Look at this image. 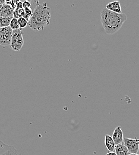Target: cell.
<instances>
[{
	"instance_id": "6da1fadb",
	"label": "cell",
	"mask_w": 139,
	"mask_h": 155,
	"mask_svg": "<svg viewBox=\"0 0 139 155\" xmlns=\"http://www.w3.org/2000/svg\"><path fill=\"white\" fill-rule=\"evenodd\" d=\"M101 23L105 32L112 35L117 32L123 23L127 20V16L124 13H117L106 8L100 12Z\"/></svg>"
},
{
	"instance_id": "7a4b0ae2",
	"label": "cell",
	"mask_w": 139,
	"mask_h": 155,
	"mask_svg": "<svg viewBox=\"0 0 139 155\" xmlns=\"http://www.w3.org/2000/svg\"><path fill=\"white\" fill-rule=\"evenodd\" d=\"M51 9L46 2L38 4L34 10L32 17L30 19L28 25L33 31H43L50 24Z\"/></svg>"
},
{
	"instance_id": "3957f363",
	"label": "cell",
	"mask_w": 139,
	"mask_h": 155,
	"mask_svg": "<svg viewBox=\"0 0 139 155\" xmlns=\"http://www.w3.org/2000/svg\"><path fill=\"white\" fill-rule=\"evenodd\" d=\"M24 44V40L22 34V29H19L13 31V37L11 42V48L13 50L19 51Z\"/></svg>"
},
{
	"instance_id": "277c9868",
	"label": "cell",
	"mask_w": 139,
	"mask_h": 155,
	"mask_svg": "<svg viewBox=\"0 0 139 155\" xmlns=\"http://www.w3.org/2000/svg\"><path fill=\"white\" fill-rule=\"evenodd\" d=\"M13 34V30L10 27L0 28V45L10 46Z\"/></svg>"
},
{
	"instance_id": "5b68a950",
	"label": "cell",
	"mask_w": 139,
	"mask_h": 155,
	"mask_svg": "<svg viewBox=\"0 0 139 155\" xmlns=\"http://www.w3.org/2000/svg\"><path fill=\"white\" fill-rule=\"evenodd\" d=\"M124 143L130 153L137 154L139 151V139L124 138Z\"/></svg>"
},
{
	"instance_id": "8992f818",
	"label": "cell",
	"mask_w": 139,
	"mask_h": 155,
	"mask_svg": "<svg viewBox=\"0 0 139 155\" xmlns=\"http://www.w3.org/2000/svg\"><path fill=\"white\" fill-rule=\"evenodd\" d=\"M0 155H17V149L0 140Z\"/></svg>"
},
{
	"instance_id": "52a82bcc",
	"label": "cell",
	"mask_w": 139,
	"mask_h": 155,
	"mask_svg": "<svg viewBox=\"0 0 139 155\" xmlns=\"http://www.w3.org/2000/svg\"><path fill=\"white\" fill-rule=\"evenodd\" d=\"M14 10L9 5L5 3L0 10V16L6 17L9 18H13Z\"/></svg>"
},
{
	"instance_id": "ba28073f",
	"label": "cell",
	"mask_w": 139,
	"mask_h": 155,
	"mask_svg": "<svg viewBox=\"0 0 139 155\" xmlns=\"http://www.w3.org/2000/svg\"><path fill=\"white\" fill-rule=\"evenodd\" d=\"M112 138L115 143V145H118L124 142V135L121 130V127L119 126L117 127L112 134Z\"/></svg>"
},
{
	"instance_id": "9c48e42d",
	"label": "cell",
	"mask_w": 139,
	"mask_h": 155,
	"mask_svg": "<svg viewBox=\"0 0 139 155\" xmlns=\"http://www.w3.org/2000/svg\"><path fill=\"white\" fill-rule=\"evenodd\" d=\"M105 144L109 152H114L115 149V143L112 137L109 135H105Z\"/></svg>"
},
{
	"instance_id": "30bf717a",
	"label": "cell",
	"mask_w": 139,
	"mask_h": 155,
	"mask_svg": "<svg viewBox=\"0 0 139 155\" xmlns=\"http://www.w3.org/2000/svg\"><path fill=\"white\" fill-rule=\"evenodd\" d=\"M109 10L112 12L117 13H122L121 8V3L118 1H114L108 4L105 7Z\"/></svg>"
},
{
	"instance_id": "8fae6325",
	"label": "cell",
	"mask_w": 139,
	"mask_h": 155,
	"mask_svg": "<svg viewBox=\"0 0 139 155\" xmlns=\"http://www.w3.org/2000/svg\"><path fill=\"white\" fill-rule=\"evenodd\" d=\"M115 150L117 155H130L131 154L124 142L116 145Z\"/></svg>"
},
{
	"instance_id": "7c38bea8",
	"label": "cell",
	"mask_w": 139,
	"mask_h": 155,
	"mask_svg": "<svg viewBox=\"0 0 139 155\" xmlns=\"http://www.w3.org/2000/svg\"><path fill=\"white\" fill-rule=\"evenodd\" d=\"M11 18L0 16V28L10 26Z\"/></svg>"
},
{
	"instance_id": "4fadbf2b",
	"label": "cell",
	"mask_w": 139,
	"mask_h": 155,
	"mask_svg": "<svg viewBox=\"0 0 139 155\" xmlns=\"http://www.w3.org/2000/svg\"><path fill=\"white\" fill-rule=\"evenodd\" d=\"M25 12H24V8H21V9H17L16 8L14 12V15H13V18L17 19H19L21 18H24L25 17Z\"/></svg>"
},
{
	"instance_id": "5bb4252c",
	"label": "cell",
	"mask_w": 139,
	"mask_h": 155,
	"mask_svg": "<svg viewBox=\"0 0 139 155\" xmlns=\"http://www.w3.org/2000/svg\"><path fill=\"white\" fill-rule=\"evenodd\" d=\"M10 27L13 30H17L20 29L19 25V23H18V19H15V18H13L11 22H10Z\"/></svg>"
},
{
	"instance_id": "9a60e30c",
	"label": "cell",
	"mask_w": 139,
	"mask_h": 155,
	"mask_svg": "<svg viewBox=\"0 0 139 155\" xmlns=\"http://www.w3.org/2000/svg\"><path fill=\"white\" fill-rule=\"evenodd\" d=\"M18 23H19L20 29H22L27 26V25H28L29 21L24 18H21L18 19Z\"/></svg>"
},
{
	"instance_id": "2e32d148",
	"label": "cell",
	"mask_w": 139,
	"mask_h": 155,
	"mask_svg": "<svg viewBox=\"0 0 139 155\" xmlns=\"http://www.w3.org/2000/svg\"><path fill=\"white\" fill-rule=\"evenodd\" d=\"M19 1H15V0H12V1H6L5 3L7 4L8 5H10L14 10L17 8V5L19 3Z\"/></svg>"
},
{
	"instance_id": "e0dca14e",
	"label": "cell",
	"mask_w": 139,
	"mask_h": 155,
	"mask_svg": "<svg viewBox=\"0 0 139 155\" xmlns=\"http://www.w3.org/2000/svg\"><path fill=\"white\" fill-rule=\"evenodd\" d=\"M33 3V1H24L23 2V8H31L32 5Z\"/></svg>"
},
{
	"instance_id": "ac0fdd59",
	"label": "cell",
	"mask_w": 139,
	"mask_h": 155,
	"mask_svg": "<svg viewBox=\"0 0 139 155\" xmlns=\"http://www.w3.org/2000/svg\"><path fill=\"white\" fill-rule=\"evenodd\" d=\"M17 8V9H21V8H23V2H21V1H19V3H18V4H17V8Z\"/></svg>"
},
{
	"instance_id": "d6986e66",
	"label": "cell",
	"mask_w": 139,
	"mask_h": 155,
	"mask_svg": "<svg viewBox=\"0 0 139 155\" xmlns=\"http://www.w3.org/2000/svg\"><path fill=\"white\" fill-rule=\"evenodd\" d=\"M106 155H117L114 152H109Z\"/></svg>"
},
{
	"instance_id": "ffe728a7",
	"label": "cell",
	"mask_w": 139,
	"mask_h": 155,
	"mask_svg": "<svg viewBox=\"0 0 139 155\" xmlns=\"http://www.w3.org/2000/svg\"><path fill=\"white\" fill-rule=\"evenodd\" d=\"M5 1H4V0H0V5H3L5 3Z\"/></svg>"
},
{
	"instance_id": "44dd1931",
	"label": "cell",
	"mask_w": 139,
	"mask_h": 155,
	"mask_svg": "<svg viewBox=\"0 0 139 155\" xmlns=\"http://www.w3.org/2000/svg\"><path fill=\"white\" fill-rule=\"evenodd\" d=\"M130 155H139L138 154H134V153H131Z\"/></svg>"
},
{
	"instance_id": "7402d4cb",
	"label": "cell",
	"mask_w": 139,
	"mask_h": 155,
	"mask_svg": "<svg viewBox=\"0 0 139 155\" xmlns=\"http://www.w3.org/2000/svg\"><path fill=\"white\" fill-rule=\"evenodd\" d=\"M2 5H0V10H1V8H2Z\"/></svg>"
}]
</instances>
